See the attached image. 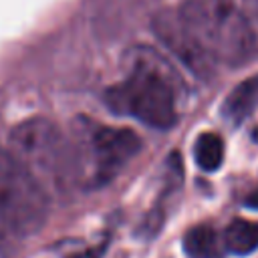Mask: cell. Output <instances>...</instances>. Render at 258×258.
I'll return each mask as SVG.
<instances>
[{"label":"cell","mask_w":258,"mask_h":258,"mask_svg":"<svg viewBox=\"0 0 258 258\" xmlns=\"http://www.w3.org/2000/svg\"><path fill=\"white\" fill-rule=\"evenodd\" d=\"M179 12L214 64L242 67L254 58L258 50L256 32L232 0H189Z\"/></svg>","instance_id":"7a4b0ae2"},{"label":"cell","mask_w":258,"mask_h":258,"mask_svg":"<svg viewBox=\"0 0 258 258\" xmlns=\"http://www.w3.org/2000/svg\"><path fill=\"white\" fill-rule=\"evenodd\" d=\"M194 159L202 171H218L224 163V141L218 133H202L194 143Z\"/></svg>","instance_id":"30bf717a"},{"label":"cell","mask_w":258,"mask_h":258,"mask_svg":"<svg viewBox=\"0 0 258 258\" xmlns=\"http://www.w3.org/2000/svg\"><path fill=\"white\" fill-rule=\"evenodd\" d=\"M77 137L79 141L73 145L77 177L89 187H101L115 179L143 147L135 131L93 121H83Z\"/></svg>","instance_id":"5b68a950"},{"label":"cell","mask_w":258,"mask_h":258,"mask_svg":"<svg viewBox=\"0 0 258 258\" xmlns=\"http://www.w3.org/2000/svg\"><path fill=\"white\" fill-rule=\"evenodd\" d=\"M258 109V75H252L238 83L222 103V117L238 127Z\"/></svg>","instance_id":"52a82bcc"},{"label":"cell","mask_w":258,"mask_h":258,"mask_svg":"<svg viewBox=\"0 0 258 258\" xmlns=\"http://www.w3.org/2000/svg\"><path fill=\"white\" fill-rule=\"evenodd\" d=\"M244 6H246L248 12L258 20V0H244Z\"/></svg>","instance_id":"4fadbf2b"},{"label":"cell","mask_w":258,"mask_h":258,"mask_svg":"<svg viewBox=\"0 0 258 258\" xmlns=\"http://www.w3.org/2000/svg\"><path fill=\"white\" fill-rule=\"evenodd\" d=\"M224 248L236 256H248L258 250V222L236 218L224 230Z\"/></svg>","instance_id":"9c48e42d"},{"label":"cell","mask_w":258,"mask_h":258,"mask_svg":"<svg viewBox=\"0 0 258 258\" xmlns=\"http://www.w3.org/2000/svg\"><path fill=\"white\" fill-rule=\"evenodd\" d=\"M151 28L155 36L198 77H210L214 73V62L206 56V52L196 42L187 24L181 18L179 8L161 10L153 16Z\"/></svg>","instance_id":"8992f818"},{"label":"cell","mask_w":258,"mask_h":258,"mask_svg":"<svg viewBox=\"0 0 258 258\" xmlns=\"http://www.w3.org/2000/svg\"><path fill=\"white\" fill-rule=\"evenodd\" d=\"M181 248L187 258H222L218 234L208 224L189 228L181 238Z\"/></svg>","instance_id":"ba28073f"},{"label":"cell","mask_w":258,"mask_h":258,"mask_svg":"<svg viewBox=\"0 0 258 258\" xmlns=\"http://www.w3.org/2000/svg\"><path fill=\"white\" fill-rule=\"evenodd\" d=\"M50 210L48 191L34 173L0 145V226L16 236L36 234Z\"/></svg>","instance_id":"277c9868"},{"label":"cell","mask_w":258,"mask_h":258,"mask_svg":"<svg viewBox=\"0 0 258 258\" xmlns=\"http://www.w3.org/2000/svg\"><path fill=\"white\" fill-rule=\"evenodd\" d=\"M105 250H107V240H105L103 244H99V246H93V248H89L87 252H81V254H75V256H71V258H101V256L105 254Z\"/></svg>","instance_id":"8fae6325"},{"label":"cell","mask_w":258,"mask_h":258,"mask_svg":"<svg viewBox=\"0 0 258 258\" xmlns=\"http://www.w3.org/2000/svg\"><path fill=\"white\" fill-rule=\"evenodd\" d=\"M131 58L127 77L105 91V103L115 115L133 117L153 129H171L177 123L173 77L163 60L147 48Z\"/></svg>","instance_id":"6da1fadb"},{"label":"cell","mask_w":258,"mask_h":258,"mask_svg":"<svg viewBox=\"0 0 258 258\" xmlns=\"http://www.w3.org/2000/svg\"><path fill=\"white\" fill-rule=\"evenodd\" d=\"M244 204H246L248 208H252V210H258V187L244 200Z\"/></svg>","instance_id":"7c38bea8"},{"label":"cell","mask_w":258,"mask_h":258,"mask_svg":"<svg viewBox=\"0 0 258 258\" xmlns=\"http://www.w3.org/2000/svg\"><path fill=\"white\" fill-rule=\"evenodd\" d=\"M8 143V149L34 173L46 191L48 187L62 191L79 181L73 143L52 121L42 117L26 119L10 129Z\"/></svg>","instance_id":"3957f363"}]
</instances>
